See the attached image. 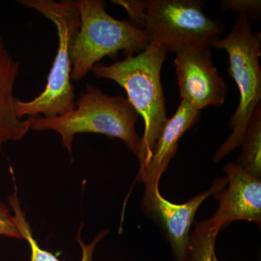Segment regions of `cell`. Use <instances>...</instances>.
<instances>
[{
  "instance_id": "1",
  "label": "cell",
  "mask_w": 261,
  "mask_h": 261,
  "mask_svg": "<svg viewBox=\"0 0 261 261\" xmlns=\"http://www.w3.org/2000/svg\"><path fill=\"white\" fill-rule=\"evenodd\" d=\"M167 47L149 42L145 50L137 56L106 65L98 63L91 71L97 78L114 81L125 89L127 99L145 123L140 167L152 155L160 135L168 121L161 69L168 54Z\"/></svg>"
},
{
  "instance_id": "2",
  "label": "cell",
  "mask_w": 261,
  "mask_h": 261,
  "mask_svg": "<svg viewBox=\"0 0 261 261\" xmlns=\"http://www.w3.org/2000/svg\"><path fill=\"white\" fill-rule=\"evenodd\" d=\"M140 115L123 96H109L97 87L87 84L81 92L73 111L56 117L34 116L31 129L37 132L54 130L61 137V144L73 161V142L79 134H101L123 141L139 159L142 137L137 134L136 123Z\"/></svg>"
},
{
  "instance_id": "3",
  "label": "cell",
  "mask_w": 261,
  "mask_h": 261,
  "mask_svg": "<svg viewBox=\"0 0 261 261\" xmlns=\"http://www.w3.org/2000/svg\"><path fill=\"white\" fill-rule=\"evenodd\" d=\"M129 21L144 29L149 42H157L177 53L209 46L221 38L224 24L208 18L200 0H123Z\"/></svg>"
},
{
  "instance_id": "4",
  "label": "cell",
  "mask_w": 261,
  "mask_h": 261,
  "mask_svg": "<svg viewBox=\"0 0 261 261\" xmlns=\"http://www.w3.org/2000/svg\"><path fill=\"white\" fill-rule=\"evenodd\" d=\"M19 4L44 15L55 24L58 33V49L47 77L45 89L28 102L17 99L15 112L18 118L37 116L51 118L61 116L75 108V89L71 83L70 47L80 27L76 1L63 0H19Z\"/></svg>"
},
{
  "instance_id": "5",
  "label": "cell",
  "mask_w": 261,
  "mask_h": 261,
  "mask_svg": "<svg viewBox=\"0 0 261 261\" xmlns=\"http://www.w3.org/2000/svg\"><path fill=\"white\" fill-rule=\"evenodd\" d=\"M210 47L227 53L228 73L240 92L238 107L228 123L232 132L213 158L219 163L241 147L252 113L261 104V33L252 32L246 17L238 16L227 36L215 40Z\"/></svg>"
},
{
  "instance_id": "6",
  "label": "cell",
  "mask_w": 261,
  "mask_h": 261,
  "mask_svg": "<svg viewBox=\"0 0 261 261\" xmlns=\"http://www.w3.org/2000/svg\"><path fill=\"white\" fill-rule=\"evenodd\" d=\"M80 15V27L70 47L71 80L84 79L105 57L116 58L119 51L135 56L149 44L144 29L129 20H117L106 10L102 0L76 1Z\"/></svg>"
},
{
  "instance_id": "7",
  "label": "cell",
  "mask_w": 261,
  "mask_h": 261,
  "mask_svg": "<svg viewBox=\"0 0 261 261\" xmlns=\"http://www.w3.org/2000/svg\"><path fill=\"white\" fill-rule=\"evenodd\" d=\"M227 178H216L210 188L186 202L175 204L161 195L159 185H145L142 207L144 214L159 226L169 243L175 261H187L189 239L196 213L206 199L223 190Z\"/></svg>"
},
{
  "instance_id": "8",
  "label": "cell",
  "mask_w": 261,
  "mask_h": 261,
  "mask_svg": "<svg viewBox=\"0 0 261 261\" xmlns=\"http://www.w3.org/2000/svg\"><path fill=\"white\" fill-rule=\"evenodd\" d=\"M211 49L193 48L177 53L174 60L181 99L199 111L219 107L228 94L227 83L215 67Z\"/></svg>"
},
{
  "instance_id": "9",
  "label": "cell",
  "mask_w": 261,
  "mask_h": 261,
  "mask_svg": "<svg viewBox=\"0 0 261 261\" xmlns=\"http://www.w3.org/2000/svg\"><path fill=\"white\" fill-rule=\"evenodd\" d=\"M228 189L215 193L219 207L208 219L219 228L227 227L233 221H245L261 224V178L244 171L235 163L224 167Z\"/></svg>"
},
{
  "instance_id": "10",
  "label": "cell",
  "mask_w": 261,
  "mask_h": 261,
  "mask_svg": "<svg viewBox=\"0 0 261 261\" xmlns=\"http://www.w3.org/2000/svg\"><path fill=\"white\" fill-rule=\"evenodd\" d=\"M200 118V111L190 103L181 100L175 114L165 124L150 159L140 167L137 181L144 185H159L161 176L177 152L180 139L198 123Z\"/></svg>"
},
{
  "instance_id": "11",
  "label": "cell",
  "mask_w": 261,
  "mask_h": 261,
  "mask_svg": "<svg viewBox=\"0 0 261 261\" xmlns=\"http://www.w3.org/2000/svg\"><path fill=\"white\" fill-rule=\"evenodd\" d=\"M20 68L0 36V152L7 143L23 139L31 129L34 116L22 120L15 112L14 86Z\"/></svg>"
},
{
  "instance_id": "12",
  "label": "cell",
  "mask_w": 261,
  "mask_h": 261,
  "mask_svg": "<svg viewBox=\"0 0 261 261\" xmlns=\"http://www.w3.org/2000/svg\"><path fill=\"white\" fill-rule=\"evenodd\" d=\"M14 192L8 197L9 206L13 212V217L19 231L23 236V240L28 243L31 250L30 261H61L53 253L47 250L42 248L39 245L37 240L34 238L32 228L27 221L25 213L22 210L19 202L18 187H17L15 178H13ZM82 225H81L80 231L76 235V240L82 250V257L80 261H93L94 250L98 244L102 241L109 233L108 229L103 230L94 237L92 241L89 244H86L82 238Z\"/></svg>"
},
{
  "instance_id": "13",
  "label": "cell",
  "mask_w": 261,
  "mask_h": 261,
  "mask_svg": "<svg viewBox=\"0 0 261 261\" xmlns=\"http://www.w3.org/2000/svg\"><path fill=\"white\" fill-rule=\"evenodd\" d=\"M236 164L254 177L261 178V104L252 113Z\"/></svg>"
},
{
  "instance_id": "14",
  "label": "cell",
  "mask_w": 261,
  "mask_h": 261,
  "mask_svg": "<svg viewBox=\"0 0 261 261\" xmlns=\"http://www.w3.org/2000/svg\"><path fill=\"white\" fill-rule=\"evenodd\" d=\"M219 231L209 219L195 223L189 239L187 261H219L215 252Z\"/></svg>"
},
{
  "instance_id": "15",
  "label": "cell",
  "mask_w": 261,
  "mask_h": 261,
  "mask_svg": "<svg viewBox=\"0 0 261 261\" xmlns=\"http://www.w3.org/2000/svg\"><path fill=\"white\" fill-rule=\"evenodd\" d=\"M221 8L223 11L233 12L238 17L245 16L249 20H260V0H223Z\"/></svg>"
},
{
  "instance_id": "16",
  "label": "cell",
  "mask_w": 261,
  "mask_h": 261,
  "mask_svg": "<svg viewBox=\"0 0 261 261\" xmlns=\"http://www.w3.org/2000/svg\"><path fill=\"white\" fill-rule=\"evenodd\" d=\"M0 237L23 240L10 206L0 200Z\"/></svg>"
}]
</instances>
